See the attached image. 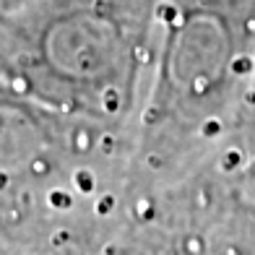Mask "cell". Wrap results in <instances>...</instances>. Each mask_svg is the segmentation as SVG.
<instances>
[{
	"label": "cell",
	"mask_w": 255,
	"mask_h": 255,
	"mask_svg": "<svg viewBox=\"0 0 255 255\" xmlns=\"http://www.w3.org/2000/svg\"><path fill=\"white\" fill-rule=\"evenodd\" d=\"M224 193L222 180L203 177L135 195L107 255H195Z\"/></svg>",
	"instance_id": "obj_1"
},
{
	"label": "cell",
	"mask_w": 255,
	"mask_h": 255,
	"mask_svg": "<svg viewBox=\"0 0 255 255\" xmlns=\"http://www.w3.org/2000/svg\"><path fill=\"white\" fill-rule=\"evenodd\" d=\"M195 255H255V206L229 180Z\"/></svg>",
	"instance_id": "obj_2"
},
{
	"label": "cell",
	"mask_w": 255,
	"mask_h": 255,
	"mask_svg": "<svg viewBox=\"0 0 255 255\" xmlns=\"http://www.w3.org/2000/svg\"><path fill=\"white\" fill-rule=\"evenodd\" d=\"M112 240H94V237H73L60 240L52 245H44L39 250H31L29 255H107Z\"/></svg>",
	"instance_id": "obj_3"
},
{
	"label": "cell",
	"mask_w": 255,
	"mask_h": 255,
	"mask_svg": "<svg viewBox=\"0 0 255 255\" xmlns=\"http://www.w3.org/2000/svg\"><path fill=\"white\" fill-rule=\"evenodd\" d=\"M0 255H24V253L16 250V248H10V245H5V242H0Z\"/></svg>",
	"instance_id": "obj_4"
}]
</instances>
